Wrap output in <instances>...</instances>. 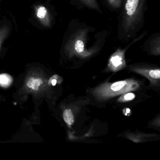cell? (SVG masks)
Here are the masks:
<instances>
[{
	"instance_id": "6da1fadb",
	"label": "cell",
	"mask_w": 160,
	"mask_h": 160,
	"mask_svg": "<svg viewBox=\"0 0 160 160\" xmlns=\"http://www.w3.org/2000/svg\"><path fill=\"white\" fill-rule=\"evenodd\" d=\"M108 36L107 30H99L84 22L73 19L64 42L65 53L71 58L90 57L103 47Z\"/></svg>"
},
{
	"instance_id": "7a4b0ae2",
	"label": "cell",
	"mask_w": 160,
	"mask_h": 160,
	"mask_svg": "<svg viewBox=\"0 0 160 160\" xmlns=\"http://www.w3.org/2000/svg\"><path fill=\"white\" fill-rule=\"evenodd\" d=\"M147 0H123L118 26V38L128 43L138 36L145 25Z\"/></svg>"
},
{
	"instance_id": "3957f363",
	"label": "cell",
	"mask_w": 160,
	"mask_h": 160,
	"mask_svg": "<svg viewBox=\"0 0 160 160\" xmlns=\"http://www.w3.org/2000/svg\"><path fill=\"white\" fill-rule=\"evenodd\" d=\"M139 85L132 79L118 81L112 84H103L95 89L93 93L101 99H107L137 89Z\"/></svg>"
},
{
	"instance_id": "277c9868",
	"label": "cell",
	"mask_w": 160,
	"mask_h": 160,
	"mask_svg": "<svg viewBox=\"0 0 160 160\" xmlns=\"http://www.w3.org/2000/svg\"><path fill=\"white\" fill-rule=\"evenodd\" d=\"M148 34L147 31H144L141 34L131 40L129 44L126 46L122 49L118 48L116 52L111 55L108 62V67L112 71L116 72L118 71L125 67V54L128 48H130L131 46L136 43L138 42L141 41Z\"/></svg>"
},
{
	"instance_id": "5b68a950",
	"label": "cell",
	"mask_w": 160,
	"mask_h": 160,
	"mask_svg": "<svg viewBox=\"0 0 160 160\" xmlns=\"http://www.w3.org/2000/svg\"><path fill=\"white\" fill-rule=\"evenodd\" d=\"M72 5L78 9H88L102 14L97 0H70Z\"/></svg>"
},
{
	"instance_id": "8992f818",
	"label": "cell",
	"mask_w": 160,
	"mask_h": 160,
	"mask_svg": "<svg viewBox=\"0 0 160 160\" xmlns=\"http://www.w3.org/2000/svg\"><path fill=\"white\" fill-rule=\"evenodd\" d=\"M143 46L145 49H147L151 54L159 55L160 49V32L154 33L150 36L145 41Z\"/></svg>"
},
{
	"instance_id": "52a82bcc",
	"label": "cell",
	"mask_w": 160,
	"mask_h": 160,
	"mask_svg": "<svg viewBox=\"0 0 160 160\" xmlns=\"http://www.w3.org/2000/svg\"><path fill=\"white\" fill-rule=\"evenodd\" d=\"M43 84V81L42 78L36 77H32L28 78L26 83V85L28 88L31 90L37 91L39 90Z\"/></svg>"
},
{
	"instance_id": "ba28073f",
	"label": "cell",
	"mask_w": 160,
	"mask_h": 160,
	"mask_svg": "<svg viewBox=\"0 0 160 160\" xmlns=\"http://www.w3.org/2000/svg\"><path fill=\"white\" fill-rule=\"evenodd\" d=\"M12 82V78L10 75L6 73L0 74V86L2 88L9 87Z\"/></svg>"
},
{
	"instance_id": "9c48e42d",
	"label": "cell",
	"mask_w": 160,
	"mask_h": 160,
	"mask_svg": "<svg viewBox=\"0 0 160 160\" xmlns=\"http://www.w3.org/2000/svg\"><path fill=\"white\" fill-rule=\"evenodd\" d=\"M108 6L114 10H121L123 0H105Z\"/></svg>"
},
{
	"instance_id": "30bf717a",
	"label": "cell",
	"mask_w": 160,
	"mask_h": 160,
	"mask_svg": "<svg viewBox=\"0 0 160 160\" xmlns=\"http://www.w3.org/2000/svg\"><path fill=\"white\" fill-rule=\"evenodd\" d=\"M63 119L64 121L68 125H71L74 123L73 115L71 109H65L63 112Z\"/></svg>"
},
{
	"instance_id": "8fae6325",
	"label": "cell",
	"mask_w": 160,
	"mask_h": 160,
	"mask_svg": "<svg viewBox=\"0 0 160 160\" xmlns=\"http://www.w3.org/2000/svg\"><path fill=\"white\" fill-rule=\"evenodd\" d=\"M48 12L46 8L43 6H41L37 9V16L39 19H44L47 16Z\"/></svg>"
},
{
	"instance_id": "7c38bea8",
	"label": "cell",
	"mask_w": 160,
	"mask_h": 160,
	"mask_svg": "<svg viewBox=\"0 0 160 160\" xmlns=\"http://www.w3.org/2000/svg\"><path fill=\"white\" fill-rule=\"evenodd\" d=\"M135 97V95L133 93H127L120 97L118 99V102H126L128 101H132Z\"/></svg>"
},
{
	"instance_id": "4fadbf2b",
	"label": "cell",
	"mask_w": 160,
	"mask_h": 160,
	"mask_svg": "<svg viewBox=\"0 0 160 160\" xmlns=\"http://www.w3.org/2000/svg\"><path fill=\"white\" fill-rule=\"evenodd\" d=\"M149 75L152 78H154V79H160V70L159 69L151 70L149 72Z\"/></svg>"
},
{
	"instance_id": "5bb4252c",
	"label": "cell",
	"mask_w": 160,
	"mask_h": 160,
	"mask_svg": "<svg viewBox=\"0 0 160 160\" xmlns=\"http://www.w3.org/2000/svg\"><path fill=\"white\" fill-rule=\"evenodd\" d=\"M123 113H124L126 116H129L130 113H131V110H130L129 108H124V109H123Z\"/></svg>"
},
{
	"instance_id": "9a60e30c",
	"label": "cell",
	"mask_w": 160,
	"mask_h": 160,
	"mask_svg": "<svg viewBox=\"0 0 160 160\" xmlns=\"http://www.w3.org/2000/svg\"><path fill=\"white\" fill-rule=\"evenodd\" d=\"M50 82L53 86H55V85H56V84H57V80L55 79H52L51 81H50Z\"/></svg>"
}]
</instances>
